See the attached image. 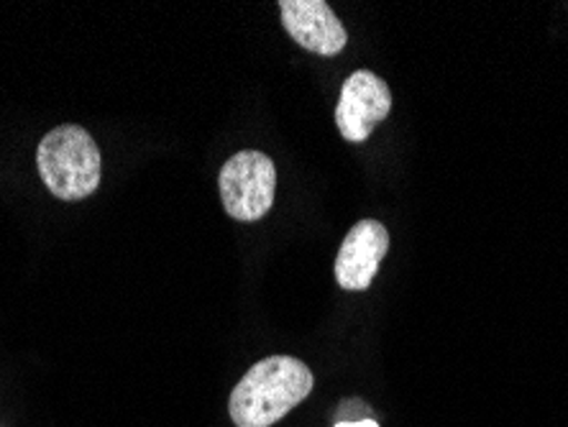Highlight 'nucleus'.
<instances>
[{
  "label": "nucleus",
  "instance_id": "nucleus-5",
  "mask_svg": "<svg viewBox=\"0 0 568 427\" xmlns=\"http://www.w3.org/2000/svg\"><path fill=\"white\" fill-rule=\"evenodd\" d=\"M389 233L379 221H362L346 233L336 256V279L341 289L364 292L372 287L382 258L387 256Z\"/></svg>",
  "mask_w": 568,
  "mask_h": 427
},
{
  "label": "nucleus",
  "instance_id": "nucleus-6",
  "mask_svg": "<svg viewBox=\"0 0 568 427\" xmlns=\"http://www.w3.org/2000/svg\"><path fill=\"white\" fill-rule=\"evenodd\" d=\"M282 23L307 52L336 57L346 49L348 33L325 0H282Z\"/></svg>",
  "mask_w": 568,
  "mask_h": 427
},
{
  "label": "nucleus",
  "instance_id": "nucleus-1",
  "mask_svg": "<svg viewBox=\"0 0 568 427\" xmlns=\"http://www.w3.org/2000/svg\"><path fill=\"white\" fill-rule=\"evenodd\" d=\"M313 392V372L295 356H270L254 364L231 392L229 413L236 427H272Z\"/></svg>",
  "mask_w": 568,
  "mask_h": 427
},
{
  "label": "nucleus",
  "instance_id": "nucleus-3",
  "mask_svg": "<svg viewBox=\"0 0 568 427\" xmlns=\"http://www.w3.org/2000/svg\"><path fill=\"white\" fill-rule=\"evenodd\" d=\"M219 184L225 213L236 221L254 223L272 211L277 170L262 152H239L223 164Z\"/></svg>",
  "mask_w": 568,
  "mask_h": 427
},
{
  "label": "nucleus",
  "instance_id": "nucleus-7",
  "mask_svg": "<svg viewBox=\"0 0 568 427\" xmlns=\"http://www.w3.org/2000/svg\"><path fill=\"white\" fill-rule=\"evenodd\" d=\"M336 427H379L374 420H358V423H336Z\"/></svg>",
  "mask_w": 568,
  "mask_h": 427
},
{
  "label": "nucleus",
  "instance_id": "nucleus-2",
  "mask_svg": "<svg viewBox=\"0 0 568 427\" xmlns=\"http://www.w3.org/2000/svg\"><path fill=\"white\" fill-rule=\"evenodd\" d=\"M37 166L54 197L74 203L90 197L100 187L103 156L95 139L82 125L64 123L41 139Z\"/></svg>",
  "mask_w": 568,
  "mask_h": 427
},
{
  "label": "nucleus",
  "instance_id": "nucleus-4",
  "mask_svg": "<svg viewBox=\"0 0 568 427\" xmlns=\"http://www.w3.org/2000/svg\"><path fill=\"white\" fill-rule=\"evenodd\" d=\"M392 111V92L379 74L358 70L341 88L336 125L351 144H362Z\"/></svg>",
  "mask_w": 568,
  "mask_h": 427
}]
</instances>
